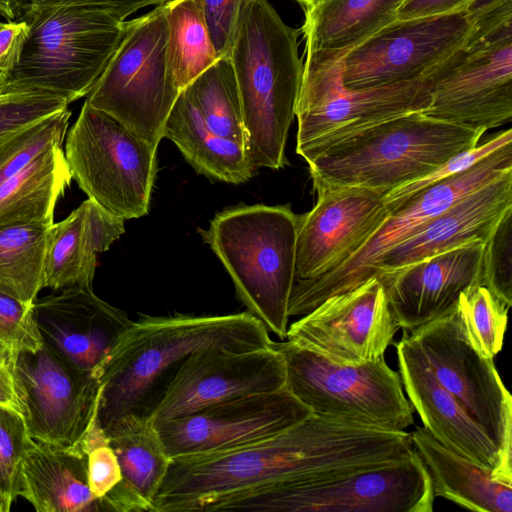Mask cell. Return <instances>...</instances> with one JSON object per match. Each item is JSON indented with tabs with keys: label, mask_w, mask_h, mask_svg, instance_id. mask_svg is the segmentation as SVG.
<instances>
[{
	"label": "cell",
	"mask_w": 512,
	"mask_h": 512,
	"mask_svg": "<svg viewBox=\"0 0 512 512\" xmlns=\"http://www.w3.org/2000/svg\"><path fill=\"white\" fill-rule=\"evenodd\" d=\"M51 225L0 227V291L25 303L44 288V268Z\"/></svg>",
	"instance_id": "33"
},
{
	"label": "cell",
	"mask_w": 512,
	"mask_h": 512,
	"mask_svg": "<svg viewBox=\"0 0 512 512\" xmlns=\"http://www.w3.org/2000/svg\"><path fill=\"white\" fill-rule=\"evenodd\" d=\"M410 437L428 470L435 497L477 512L512 511V484L496 479L492 470L444 447L423 426H416Z\"/></svg>",
	"instance_id": "29"
},
{
	"label": "cell",
	"mask_w": 512,
	"mask_h": 512,
	"mask_svg": "<svg viewBox=\"0 0 512 512\" xmlns=\"http://www.w3.org/2000/svg\"><path fill=\"white\" fill-rule=\"evenodd\" d=\"M169 0H29L33 5H90L107 9L121 19L133 14L137 10L153 5H161Z\"/></svg>",
	"instance_id": "47"
},
{
	"label": "cell",
	"mask_w": 512,
	"mask_h": 512,
	"mask_svg": "<svg viewBox=\"0 0 512 512\" xmlns=\"http://www.w3.org/2000/svg\"><path fill=\"white\" fill-rule=\"evenodd\" d=\"M340 61L306 59L296 106V153L307 163L334 144L391 118L424 111L430 73L396 84L353 90L343 86Z\"/></svg>",
	"instance_id": "11"
},
{
	"label": "cell",
	"mask_w": 512,
	"mask_h": 512,
	"mask_svg": "<svg viewBox=\"0 0 512 512\" xmlns=\"http://www.w3.org/2000/svg\"><path fill=\"white\" fill-rule=\"evenodd\" d=\"M434 499L430 475L415 450L384 465L232 492L213 499L202 512H432Z\"/></svg>",
	"instance_id": "7"
},
{
	"label": "cell",
	"mask_w": 512,
	"mask_h": 512,
	"mask_svg": "<svg viewBox=\"0 0 512 512\" xmlns=\"http://www.w3.org/2000/svg\"><path fill=\"white\" fill-rule=\"evenodd\" d=\"M482 285L496 297L512 304V209L497 222L485 242Z\"/></svg>",
	"instance_id": "41"
},
{
	"label": "cell",
	"mask_w": 512,
	"mask_h": 512,
	"mask_svg": "<svg viewBox=\"0 0 512 512\" xmlns=\"http://www.w3.org/2000/svg\"><path fill=\"white\" fill-rule=\"evenodd\" d=\"M0 512H6L5 506L1 499H0Z\"/></svg>",
	"instance_id": "53"
},
{
	"label": "cell",
	"mask_w": 512,
	"mask_h": 512,
	"mask_svg": "<svg viewBox=\"0 0 512 512\" xmlns=\"http://www.w3.org/2000/svg\"><path fill=\"white\" fill-rule=\"evenodd\" d=\"M509 209H512V171L462 197L386 251L375 263L374 276L469 242H486Z\"/></svg>",
	"instance_id": "24"
},
{
	"label": "cell",
	"mask_w": 512,
	"mask_h": 512,
	"mask_svg": "<svg viewBox=\"0 0 512 512\" xmlns=\"http://www.w3.org/2000/svg\"><path fill=\"white\" fill-rule=\"evenodd\" d=\"M64 141L71 177L89 199L124 221L148 213L156 147L87 101Z\"/></svg>",
	"instance_id": "10"
},
{
	"label": "cell",
	"mask_w": 512,
	"mask_h": 512,
	"mask_svg": "<svg viewBox=\"0 0 512 512\" xmlns=\"http://www.w3.org/2000/svg\"><path fill=\"white\" fill-rule=\"evenodd\" d=\"M404 0H321L305 8L306 59L340 61L394 21Z\"/></svg>",
	"instance_id": "28"
},
{
	"label": "cell",
	"mask_w": 512,
	"mask_h": 512,
	"mask_svg": "<svg viewBox=\"0 0 512 512\" xmlns=\"http://www.w3.org/2000/svg\"><path fill=\"white\" fill-rule=\"evenodd\" d=\"M68 105L62 97L41 91H18L1 99L0 147Z\"/></svg>",
	"instance_id": "40"
},
{
	"label": "cell",
	"mask_w": 512,
	"mask_h": 512,
	"mask_svg": "<svg viewBox=\"0 0 512 512\" xmlns=\"http://www.w3.org/2000/svg\"><path fill=\"white\" fill-rule=\"evenodd\" d=\"M248 312L214 316H147L131 321L100 374L94 423L105 433L126 417H149L181 365L208 348L242 352L273 340Z\"/></svg>",
	"instance_id": "2"
},
{
	"label": "cell",
	"mask_w": 512,
	"mask_h": 512,
	"mask_svg": "<svg viewBox=\"0 0 512 512\" xmlns=\"http://www.w3.org/2000/svg\"><path fill=\"white\" fill-rule=\"evenodd\" d=\"M512 171V143L468 170L411 197L394 210L350 257L329 272L308 280H295L289 316H302L325 299L346 292L374 276V266L386 251L415 233L426 222L470 192Z\"/></svg>",
	"instance_id": "12"
},
{
	"label": "cell",
	"mask_w": 512,
	"mask_h": 512,
	"mask_svg": "<svg viewBox=\"0 0 512 512\" xmlns=\"http://www.w3.org/2000/svg\"><path fill=\"white\" fill-rule=\"evenodd\" d=\"M183 90L213 132L247 150L241 101L229 58H220Z\"/></svg>",
	"instance_id": "34"
},
{
	"label": "cell",
	"mask_w": 512,
	"mask_h": 512,
	"mask_svg": "<svg viewBox=\"0 0 512 512\" xmlns=\"http://www.w3.org/2000/svg\"><path fill=\"white\" fill-rule=\"evenodd\" d=\"M1 23H2V22H1V19H0V24H1Z\"/></svg>",
	"instance_id": "54"
},
{
	"label": "cell",
	"mask_w": 512,
	"mask_h": 512,
	"mask_svg": "<svg viewBox=\"0 0 512 512\" xmlns=\"http://www.w3.org/2000/svg\"><path fill=\"white\" fill-rule=\"evenodd\" d=\"M28 36L6 79L12 90L41 91L68 104L87 96L117 50L127 20L90 5H33L20 16Z\"/></svg>",
	"instance_id": "6"
},
{
	"label": "cell",
	"mask_w": 512,
	"mask_h": 512,
	"mask_svg": "<svg viewBox=\"0 0 512 512\" xmlns=\"http://www.w3.org/2000/svg\"><path fill=\"white\" fill-rule=\"evenodd\" d=\"M316 203L301 214L296 242V280L317 278L356 252L389 211L385 192L314 183Z\"/></svg>",
	"instance_id": "20"
},
{
	"label": "cell",
	"mask_w": 512,
	"mask_h": 512,
	"mask_svg": "<svg viewBox=\"0 0 512 512\" xmlns=\"http://www.w3.org/2000/svg\"><path fill=\"white\" fill-rule=\"evenodd\" d=\"M28 36V26L21 20L0 24V79H6L18 64Z\"/></svg>",
	"instance_id": "45"
},
{
	"label": "cell",
	"mask_w": 512,
	"mask_h": 512,
	"mask_svg": "<svg viewBox=\"0 0 512 512\" xmlns=\"http://www.w3.org/2000/svg\"><path fill=\"white\" fill-rule=\"evenodd\" d=\"M14 92H18V91H10V92H7V93H3V94H0V100L7 97L8 95L14 93Z\"/></svg>",
	"instance_id": "52"
},
{
	"label": "cell",
	"mask_w": 512,
	"mask_h": 512,
	"mask_svg": "<svg viewBox=\"0 0 512 512\" xmlns=\"http://www.w3.org/2000/svg\"><path fill=\"white\" fill-rule=\"evenodd\" d=\"M510 306L484 285L462 292L456 305L459 328L471 347L484 358L502 349Z\"/></svg>",
	"instance_id": "35"
},
{
	"label": "cell",
	"mask_w": 512,
	"mask_h": 512,
	"mask_svg": "<svg viewBox=\"0 0 512 512\" xmlns=\"http://www.w3.org/2000/svg\"><path fill=\"white\" fill-rule=\"evenodd\" d=\"M474 0H404L396 19L438 16L464 11Z\"/></svg>",
	"instance_id": "46"
},
{
	"label": "cell",
	"mask_w": 512,
	"mask_h": 512,
	"mask_svg": "<svg viewBox=\"0 0 512 512\" xmlns=\"http://www.w3.org/2000/svg\"><path fill=\"white\" fill-rule=\"evenodd\" d=\"M19 496L38 512L104 511L89 487L86 454L33 439L22 465Z\"/></svg>",
	"instance_id": "27"
},
{
	"label": "cell",
	"mask_w": 512,
	"mask_h": 512,
	"mask_svg": "<svg viewBox=\"0 0 512 512\" xmlns=\"http://www.w3.org/2000/svg\"><path fill=\"white\" fill-rule=\"evenodd\" d=\"M415 451L410 433L311 414L271 436L231 449L171 459L152 512L199 511L232 492L397 462Z\"/></svg>",
	"instance_id": "1"
},
{
	"label": "cell",
	"mask_w": 512,
	"mask_h": 512,
	"mask_svg": "<svg viewBox=\"0 0 512 512\" xmlns=\"http://www.w3.org/2000/svg\"><path fill=\"white\" fill-rule=\"evenodd\" d=\"M164 137L177 146L195 171L212 180L241 184L256 170L246 148L213 132L184 90L165 122Z\"/></svg>",
	"instance_id": "30"
},
{
	"label": "cell",
	"mask_w": 512,
	"mask_h": 512,
	"mask_svg": "<svg viewBox=\"0 0 512 512\" xmlns=\"http://www.w3.org/2000/svg\"><path fill=\"white\" fill-rule=\"evenodd\" d=\"M29 0H0V17L8 21L20 18Z\"/></svg>",
	"instance_id": "49"
},
{
	"label": "cell",
	"mask_w": 512,
	"mask_h": 512,
	"mask_svg": "<svg viewBox=\"0 0 512 512\" xmlns=\"http://www.w3.org/2000/svg\"><path fill=\"white\" fill-rule=\"evenodd\" d=\"M34 302L44 345L59 357L100 378L117 340L132 320L92 288L68 287Z\"/></svg>",
	"instance_id": "22"
},
{
	"label": "cell",
	"mask_w": 512,
	"mask_h": 512,
	"mask_svg": "<svg viewBox=\"0 0 512 512\" xmlns=\"http://www.w3.org/2000/svg\"><path fill=\"white\" fill-rule=\"evenodd\" d=\"M0 405L14 409L22 414L13 375L6 362H0Z\"/></svg>",
	"instance_id": "48"
},
{
	"label": "cell",
	"mask_w": 512,
	"mask_h": 512,
	"mask_svg": "<svg viewBox=\"0 0 512 512\" xmlns=\"http://www.w3.org/2000/svg\"><path fill=\"white\" fill-rule=\"evenodd\" d=\"M31 440L23 415L0 405V499L6 512L19 496L22 465Z\"/></svg>",
	"instance_id": "37"
},
{
	"label": "cell",
	"mask_w": 512,
	"mask_h": 512,
	"mask_svg": "<svg viewBox=\"0 0 512 512\" xmlns=\"http://www.w3.org/2000/svg\"><path fill=\"white\" fill-rule=\"evenodd\" d=\"M485 242L473 241L376 276L395 320L413 331L451 312L462 292L482 285Z\"/></svg>",
	"instance_id": "21"
},
{
	"label": "cell",
	"mask_w": 512,
	"mask_h": 512,
	"mask_svg": "<svg viewBox=\"0 0 512 512\" xmlns=\"http://www.w3.org/2000/svg\"><path fill=\"white\" fill-rule=\"evenodd\" d=\"M125 232L124 220L86 199L49 229L44 287L92 288L97 256Z\"/></svg>",
	"instance_id": "25"
},
{
	"label": "cell",
	"mask_w": 512,
	"mask_h": 512,
	"mask_svg": "<svg viewBox=\"0 0 512 512\" xmlns=\"http://www.w3.org/2000/svg\"><path fill=\"white\" fill-rule=\"evenodd\" d=\"M470 32L464 11L395 19L345 55L341 82L360 90L419 78L460 49Z\"/></svg>",
	"instance_id": "16"
},
{
	"label": "cell",
	"mask_w": 512,
	"mask_h": 512,
	"mask_svg": "<svg viewBox=\"0 0 512 512\" xmlns=\"http://www.w3.org/2000/svg\"><path fill=\"white\" fill-rule=\"evenodd\" d=\"M70 117L71 111L67 107L27 128L1 146L0 186L48 149L62 146Z\"/></svg>",
	"instance_id": "36"
},
{
	"label": "cell",
	"mask_w": 512,
	"mask_h": 512,
	"mask_svg": "<svg viewBox=\"0 0 512 512\" xmlns=\"http://www.w3.org/2000/svg\"><path fill=\"white\" fill-rule=\"evenodd\" d=\"M311 414L285 387L221 401L155 426L167 455L174 459L248 444Z\"/></svg>",
	"instance_id": "18"
},
{
	"label": "cell",
	"mask_w": 512,
	"mask_h": 512,
	"mask_svg": "<svg viewBox=\"0 0 512 512\" xmlns=\"http://www.w3.org/2000/svg\"><path fill=\"white\" fill-rule=\"evenodd\" d=\"M395 349L403 389L424 429L444 447L492 470L496 479L512 484V471L504 467L496 445L440 386L405 333Z\"/></svg>",
	"instance_id": "23"
},
{
	"label": "cell",
	"mask_w": 512,
	"mask_h": 512,
	"mask_svg": "<svg viewBox=\"0 0 512 512\" xmlns=\"http://www.w3.org/2000/svg\"><path fill=\"white\" fill-rule=\"evenodd\" d=\"M423 114L472 128L512 119V24L468 39L432 72Z\"/></svg>",
	"instance_id": "14"
},
{
	"label": "cell",
	"mask_w": 512,
	"mask_h": 512,
	"mask_svg": "<svg viewBox=\"0 0 512 512\" xmlns=\"http://www.w3.org/2000/svg\"><path fill=\"white\" fill-rule=\"evenodd\" d=\"M180 92L169 66L163 3L127 21L117 50L85 101L157 148Z\"/></svg>",
	"instance_id": "9"
},
{
	"label": "cell",
	"mask_w": 512,
	"mask_h": 512,
	"mask_svg": "<svg viewBox=\"0 0 512 512\" xmlns=\"http://www.w3.org/2000/svg\"><path fill=\"white\" fill-rule=\"evenodd\" d=\"M436 381L483 429L512 471V397L493 358L479 355L463 336L456 307L413 331H403Z\"/></svg>",
	"instance_id": "13"
},
{
	"label": "cell",
	"mask_w": 512,
	"mask_h": 512,
	"mask_svg": "<svg viewBox=\"0 0 512 512\" xmlns=\"http://www.w3.org/2000/svg\"><path fill=\"white\" fill-rule=\"evenodd\" d=\"M272 345L284 358L285 387L312 414L391 431L414 423L400 375L384 358L342 364L289 340Z\"/></svg>",
	"instance_id": "8"
},
{
	"label": "cell",
	"mask_w": 512,
	"mask_h": 512,
	"mask_svg": "<svg viewBox=\"0 0 512 512\" xmlns=\"http://www.w3.org/2000/svg\"><path fill=\"white\" fill-rule=\"evenodd\" d=\"M300 29L287 25L268 0H250L229 56L236 78L247 152L252 164L273 170L285 155L303 76Z\"/></svg>",
	"instance_id": "3"
},
{
	"label": "cell",
	"mask_w": 512,
	"mask_h": 512,
	"mask_svg": "<svg viewBox=\"0 0 512 512\" xmlns=\"http://www.w3.org/2000/svg\"><path fill=\"white\" fill-rule=\"evenodd\" d=\"M510 143H512V130L508 128L492 135L480 145L477 144L451 156L428 174L387 192L384 197L386 208L388 211L394 210L421 191L468 170L499 148Z\"/></svg>",
	"instance_id": "38"
},
{
	"label": "cell",
	"mask_w": 512,
	"mask_h": 512,
	"mask_svg": "<svg viewBox=\"0 0 512 512\" xmlns=\"http://www.w3.org/2000/svg\"><path fill=\"white\" fill-rule=\"evenodd\" d=\"M86 456L90 490L101 500L122 479L117 457L108 440L88 449Z\"/></svg>",
	"instance_id": "43"
},
{
	"label": "cell",
	"mask_w": 512,
	"mask_h": 512,
	"mask_svg": "<svg viewBox=\"0 0 512 512\" xmlns=\"http://www.w3.org/2000/svg\"><path fill=\"white\" fill-rule=\"evenodd\" d=\"M398 329L383 284L373 276L300 316L286 339L334 362L360 364L384 358Z\"/></svg>",
	"instance_id": "17"
},
{
	"label": "cell",
	"mask_w": 512,
	"mask_h": 512,
	"mask_svg": "<svg viewBox=\"0 0 512 512\" xmlns=\"http://www.w3.org/2000/svg\"><path fill=\"white\" fill-rule=\"evenodd\" d=\"M8 365L30 437L77 447L96 418L99 378L45 345L36 352L21 353Z\"/></svg>",
	"instance_id": "15"
},
{
	"label": "cell",
	"mask_w": 512,
	"mask_h": 512,
	"mask_svg": "<svg viewBox=\"0 0 512 512\" xmlns=\"http://www.w3.org/2000/svg\"><path fill=\"white\" fill-rule=\"evenodd\" d=\"M249 1L198 0L220 58H229L240 19Z\"/></svg>",
	"instance_id": "42"
},
{
	"label": "cell",
	"mask_w": 512,
	"mask_h": 512,
	"mask_svg": "<svg viewBox=\"0 0 512 512\" xmlns=\"http://www.w3.org/2000/svg\"><path fill=\"white\" fill-rule=\"evenodd\" d=\"M72 177L62 146H54L0 186V227L52 225L56 204Z\"/></svg>",
	"instance_id": "31"
},
{
	"label": "cell",
	"mask_w": 512,
	"mask_h": 512,
	"mask_svg": "<svg viewBox=\"0 0 512 512\" xmlns=\"http://www.w3.org/2000/svg\"><path fill=\"white\" fill-rule=\"evenodd\" d=\"M299 4H301L304 8H308L316 3H318L321 0H295Z\"/></svg>",
	"instance_id": "50"
},
{
	"label": "cell",
	"mask_w": 512,
	"mask_h": 512,
	"mask_svg": "<svg viewBox=\"0 0 512 512\" xmlns=\"http://www.w3.org/2000/svg\"><path fill=\"white\" fill-rule=\"evenodd\" d=\"M282 354L268 348L235 352L208 348L181 365L150 419L154 425L232 398L285 388Z\"/></svg>",
	"instance_id": "19"
},
{
	"label": "cell",
	"mask_w": 512,
	"mask_h": 512,
	"mask_svg": "<svg viewBox=\"0 0 512 512\" xmlns=\"http://www.w3.org/2000/svg\"><path fill=\"white\" fill-rule=\"evenodd\" d=\"M43 345L34 303H25L0 291V362L9 364L21 353L36 352Z\"/></svg>",
	"instance_id": "39"
},
{
	"label": "cell",
	"mask_w": 512,
	"mask_h": 512,
	"mask_svg": "<svg viewBox=\"0 0 512 512\" xmlns=\"http://www.w3.org/2000/svg\"><path fill=\"white\" fill-rule=\"evenodd\" d=\"M464 12L471 24L468 39L480 38L512 24V0H474Z\"/></svg>",
	"instance_id": "44"
},
{
	"label": "cell",
	"mask_w": 512,
	"mask_h": 512,
	"mask_svg": "<svg viewBox=\"0 0 512 512\" xmlns=\"http://www.w3.org/2000/svg\"><path fill=\"white\" fill-rule=\"evenodd\" d=\"M485 132L415 111L342 140L307 164L312 184L387 193L476 146Z\"/></svg>",
	"instance_id": "5"
},
{
	"label": "cell",
	"mask_w": 512,
	"mask_h": 512,
	"mask_svg": "<svg viewBox=\"0 0 512 512\" xmlns=\"http://www.w3.org/2000/svg\"><path fill=\"white\" fill-rule=\"evenodd\" d=\"M300 218L290 205H240L217 213L207 229L198 230L247 312L281 339L289 326Z\"/></svg>",
	"instance_id": "4"
},
{
	"label": "cell",
	"mask_w": 512,
	"mask_h": 512,
	"mask_svg": "<svg viewBox=\"0 0 512 512\" xmlns=\"http://www.w3.org/2000/svg\"><path fill=\"white\" fill-rule=\"evenodd\" d=\"M10 91H18V90H12L7 87V85L0 79V94L7 93Z\"/></svg>",
	"instance_id": "51"
},
{
	"label": "cell",
	"mask_w": 512,
	"mask_h": 512,
	"mask_svg": "<svg viewBox=\"0 0 512 512\" xmlns=\"http://www.w3.org/2000/svg\"><path fill=\"white\" fill-rule=\"evenodd\" d=\"M165 9L169 66L182 91L220 57L198 0H169Z\"/></svg>",
	"instance_id": "32"
},
{
	"label": "cell",
	"mask_w": 512,
	"mask_h": 512,
	"mask_svg": "<svg viewBox=\"0 0 512 512\" xmlns=\"http://www.w3.org/2000/svg\"><path fill=\"white\" fill-rule=\"evenodd\" d=\"M105 435L121 471V481L102 499L104 511L152 512L154 497L171 459L149 417H126Z\"/></svg>",
	"instance_id": "26"
}]
</instances>
